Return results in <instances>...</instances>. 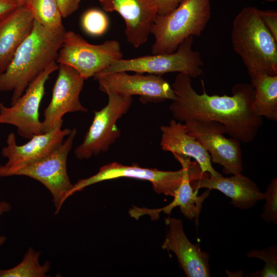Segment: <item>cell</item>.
Segmentation results:
<instances>
[{
  "label": "cell",
  "instance_id": "6da1fadb",
  "mask_svg": "<svg viewBox=\"0 0 277 277\" xmlns=\"http://www.w3.org/2000/svg\"><path fill=\"white\" fill-rule=\"evenodd\" d=\"M202 85L203 93L200 94L192 87L190 76L176 75L172 85L176 99L169 106L175 119L184 123L193 118L215 121L224 126L226 134L240 142L254 140L263 120L252 110L254 90L251 84H235L232 96L209 95L203 82Z\"/></svg>",
  "mask_w": 277,
  "mask_h": 277
},
{
  "label": "cell",
  "instance_id": "7a4b0ae2",
  "mask_svg": "<svg viewBox=\"0 0 277 277\" xmlns=\"http://www.w3.org/2000/svg\"><path fill=\"white\" fill-rule=\"evenodd\" d=\"M66 30L48 29L34 19L30 34L0 74V92L12 91L11 104L51 63L56 61Z\"/></svg>",
  "mask_w": 277,
  "mask_h": 277
},
{
  "label": "cell",
  "instance_id": "3957f363",
  "mask_svg": "<svg viewBox=\"0 0 277 277\" xmlns=\"http://www.w3.org/2000/svg\"><path fill=\"white\" fill-rule=\"evenodd\" d=\"M231 36L233 51L248 73L277 75V41L264 24L259 9L244 8L233 20Z\"/></svg>",
  "mask_w": 277,
  "mask_h": 277
},
{
  "label": "cell",
  "instance_id": "277c9868",
  "mask_svg": "<svg viewBox=\"0 0 277 277\" xmlns=\"http://www.w3.org/2000/svg\"><path fill=\"white\" fill-rule=\"evenodd\" d=\"M211 0H182L172 11L156 16L150 33L153 54L170 53L190 36H200L211 17Z\"/></svg>",
  "mask_w": 277,
  "mask_h": 277
},
{
  "label": "cell",
  "instance_id": "5b68a950",
  "mask_svg": "<svg viewBox=\"0 0 277 277\" xmlns=\"http://www.w3.org/2000/svg\"><path fill=\"white\" fill-rule=\"evenodd\" d=\"M123 58L119 42L108 40L99 45L88 43L80 34L65 33L56 62L75 69L85 80L94 76Z\"/></svg>",
  "mask_w": 277,
  "mask_h": 277
},
{
  "label": "cell",
  "instance_id": "8992f818",
  "mask_svg": "<svg viewBox=\"0 0 277 277\" xmlns=\"http://www.w3.org/2000/svg\"><path fill=\"white\" fill-rule=\"evenodd\" d=\"M193 37L190 36L186 38L174 52L153 54L131 59L122 58L114 62L100 73L133 71L161 75L178 72L191 78L197 77L203 72L204 62L200 53L192 49Z\"/></svg>",
  "mask_w": 277,
  "mask_h": 277
},
{
  "label": "cell",
  "instance_id": "52a82bcc",
  "mask_svg": "<svg viewBox=\"0 0 277 277\" xmlns=\"http://www.w3.org/2000/svg\"><path fill=\"white\" fill-rule=\"evenodd\" d=\"M77 130L71 129L62 144L49 155L15 172L13 176H25L42 184L52 196L57 214L72 188L67 169L68 156L70 152Z\"/></svg>",
  "mask_w": 277,
  "mask_h": 277
},
{
  "label": "cell",
  "instance_id": "ba28073f",
  "mask_svg": "<svg viewBox=\"0 0 277 277\" xmlns=\"http://www.w3.org/2000/svg\"><path fill=\"white\" fill-rule=\"evenodd\" d=\"M107 105L94 111V118L82 143L74 149L78 160L88 159L106 152L120 136L121 131L116 122L129 110L132 103L131 96L107 94Z\"/></svg>",
  "mask_w": 277,
  "mask_h": 277
},
{
  "label": "cell",
  "instance_id": "9c48e42d",
  "mask_svg": "<svg viewBox=\"0 0 277 277\" xmlns=\"http://www.w3.org/2000/svg\"><path fill=\"white\" fill-rule=\"evenodd\" d=\"M58 67L56 61L51 63L10 107L0 102V124L15 126L19 135L29 140L34 135L43 133L39 120L40 104L45 94V84Z\"/></svg>",
  "mask_w": 277,
  "mask_h": 277
},
{
  "label": "cell",
  "instance_id": "30bf717a",
  "mask_svg": "<svg viewBox=\"0 0 277 277\" xmlns=\"http://www.w3.org/2000/svg\"><path fill=\"white\" fill-rule=\"evenodd\" d=\"M186 132L194 137L209 153L211 162L223 166L226 174L243 171L242 152L240 142L227 138L226 129L222 124L213 121L193 118L185 122Z\"/></svg>",
  "mask_w": 277,
  "mask_h": 277
},
{
  "label": "cell",
  "instance_id": "8fae6325",
  "mask_svg": "<svg viewBox=\"0 0 277 277\" xmlns=\"http://www.w3.org/2000/svg\"><path fill=\"white\" fill-rule=\"evenodd\" d=\"M185 171V168L183 166L177 171H163L156 168L141 167L137 164L127 166L113 162L101 167L96 174L81 179L73 184L68 194V198L92 185L120 177L148 181L152 184L154 190L157 193L174 197L181 183Z\"/></svg>",
  "mask_w": 277,
  "mask_h": 277
},
{
  "label": "cell",
  "instance_id": "7c38bea8",
  "mask_svg": "<svg viewBox=\"0 0 277 277\" xmlns=\"http://www.w3.org/2000/svg\"><path fill=\"white\" fill-rule=\"evenodd\" d=\"M63 123L61 122L49 131L34 135L22 145H18L15 134L10 133L7 145L1 151L7 161L0 165V177L13 176L16 171L45 157L61 145L71 131L69 128L62 129Z\"/></svg>",
  "mask_w": 277,
  "mask_h": 277
},
{
  "label": "cell",
  "instance_id": "4fadbf2b",
  "mask_svg": "<svg viewBox=\"0 0 277 277\" xmlns=\"http://www.w3.org/2000/svg\"><path fill=\"white\" fill-rule=\"evenodd\" d=\"M94 77L98 82L100 89L107 94L138 95L142 102L176 99L172 86L160 75H144L141 73L129 74L120 71L99 73Z\"/></svg>",
  "mask_w": 277,
  "mask_h": 277
},
{
  "label": "cell",
  "instance_id": "5bb4252c",
  "mask_svg": "<svg viewBox=\"0 0 277 277\" xmlns=\"http://www.w3.org/2000/svg\"><path fill=\"white\" fill-rule=\"evenodd\" d=\"M58 70L51 98L44 110V118L41 121L43 133L49 131L63 121L62 117L65 114L88 111L80 100L85 80L68 65L58 64Z\"/></svg>",
  "mask_w": 277,
  "mask_h": 277
},
{
  "label": "cell",
  "instance_id": "9a60e30c",
  "mask_svg": "<svg viewBox=\"0 0 277 277\" xmlns=\"http://www.w3.org/2000/svg\"><path fill=\"white\" fill-rule=\"evenodd\" d=\"M168 228L162 245L164 250L174 252L180 268L188 277L210 276L209 254L202 251L199 244H192L186 236L181 219H165Z\"/></svg>",
  "mask_w": 277,
  "mask_h": 277
},
{
  "label": "cell",
  "instance_id": "2e32d148",
  "mask_svg": "<svg viewBox=\"0 0 277 277\" xmlns=\"http://www.w3.org/2000/svg\"><path fill=\"white\" fill-rule=\"evenodd\" d=\"M173 155L181 166L185 168L181 183L173 200L168 205L161 208L149 209L145 208L143 213L149 215L152 220H156L161 212L169 214L174 208L179 207L183 215L190 220L194 219L195 224L197 226L202 204L209 195L211 190L207 189L201 195L198 196V190L193 189L190 182L199 179L207 173H203L199 164L196 162H191L190 157L177 154Z\"/></svg>",
  "mask_w": 277,
  "mask_h": 277
},
{
  "label": "cell",
  "instance_id": "e0dca14e",
  "mask_svg": "<svg viewBox=\"0 0 277 277\" xmlns=\"http://www.w3.org/2000/svg\"><path fill=\"white\" fill-rule=\"evenodd\" d=\"M100 3L106 11H116L122 16L126 39L133 47L147 41L157 14L152 0H103Z\"/></svg>",
  "mask_w": 277,
  "mask_h": 277
},
{
  "label": "cell",
  "instance_id": "ac0fdd59",
  "mask_svg": "<svg viewBox=\"0 0 277 277\" xmlns=\"http://www.w3.org/2000/svg\"><path fill=\"white\" fill-rule=\"evenodd\" d=\"M190 183L194 190L205 188L221 191L231 199V204L241 209H249L263 200V193L258 185L242 173L230 177L206 174Z\"/></svg>",
  "mask_w": 277,
  "mask_h": 277
},
{
  "label": "cell",
  "instance_id": "d6986e66",
  "mask_svg": "<svg viewBox=\"0 0 277 277\" xmlns=\"http://www.w3.org/2000/svg\"><path fill=\"white\" fill-rule=\"evenodd\" d=\"M160 129V146L163 150L193 158L202 172L208 173L211 176L222 175L212 167L211 157L207 150L186 132L185 124L172 119L168 125L162 126Z\"/></svg>",
  "mask_w": 277,
  "mask_h": 277
},
{
  "label": "cell",
  "instance_id": "ffe728a7",
  "mask_svg": "<svg viewBox=\"0 0 277 277\" xmlns=\"http://www.w3.org/2000/svg\"><path fill=\"white\" fill-rule=\"evenodd\" d=\"M34 18L27 6H19L0 19V74L3 72L16 51L31 33Z\"/></svg>",
  "mask_w": 277,
  "mask_h": 277
},
{
  "label": "cell",
  "instance_id": "44dd1931",
  "mask_svg": "<svg viewBox=\"0 0 277 277\" xmlns=\"http://www.w3.org/2000/svg\"><path fill=\"white\" fill-rule=\"evenodd\" d=\"M254 90L252 105L253 112L259 116L277 121V75L263 72L248 73Z\"/></svg>",
  "mask_w": 277,
  "mask_h": 277
},
{
  "label": "cell",
  "instance_id": "7402d4cb",
  "mask_svg": "<svg viewBox=\"0 0 277 277\" xmlns=\"http://www.w3.org/2000/svg\"><path fill=\"white\" fill-rule=\"evenodd\" d=\"M41 253L29 247L22 261L15 266L8 269H0V277H46L51 264L46 261L41 264Z\"/></svg>",
  "mask_w": 277,
  "mask_h": 277
},
{
  "label": "cell",
  "instance_id": "603a6c76",
  "mask_svg": "<svg viewBox=\"0 0 277 277\" xmlns=\"http://www.w3.org/2000/svg\"><path fill=\"white\" fill-rule=\"evenodd\" d=\"M27 7L34 19L45 27L54 30L64 28L56 0H29Z\"/></svg>",
  "mask_w": 277,
  "mask_h": 277
},
{
  "label": "cell",
  "instance_id": "cb8c5ba5",
  "mask_svg": "<svg viewBox=\"0 0 277 277\" xmlns=\"http://www.w3.org/2000/svg\"><path fill=\"white\" fill-rule=\"evenodd\" d=\"M248 258H254L265 262L263 269L254 272L247 276L273 277L277 276V247L270 246L262 249H252L247 253Z\"/></svg>",
  "mask_w": 277,
  "mask_h": 277
},
{
  "label": "cell",
  "instance_id": "d4e9b609",
  "mask_svg": "<svg viewBox=\"0 0 277 277\" xmlns=\"http://www.w3.org/2000/svg\"><path fill=\"white\" fill-rule=\"evenodd\" d=\"M81 22L84 31L93 36L103 35L109 26L108 18L105 13L94 8L89 9L84 13Z\"/></svg>",
  "mask_w": 277,
  "mask_h": 277
},
{
  "label": "cell",
  "instance_id": "484cf974",
  "mask_svg": "<svg viewBox=\"0 0 277 277\" xmlns=\"http://www.w3.org/2000/svg\"><path fill=\"white\" fill-rule=\"evenodd\" d=\"M265 201L261 218L267 223L277 224V179L273 178L263 193Z\"/></svg>",
  "mask_w": 277,
  "mask_h": 277
},
{
  "label": "cell",
  "instance_id": "4316f807",
  "mask_svg": "<svg viewBox=\"0 0 277 277\" xmlns=\"http://www.w3.org/2000/svg\"><path fill=\"white\" fill-rule=\"evenodd\" d=\"M260 14L265 27L277 41V12L275 10H260Z\"/></svg>",
  "mask_w": 277,
  "mask_h": 277
},
{
  "label": "cell",
  "instance_id": "83f0119b",
  "mask_svg": "<svg viewBox=\"0 0 277 277\" xmlns=\"http://www.w3.org/2000/svg\"><path fill=\"white\" fill-rule=\"evenodd\" d=\"M63 18H66L78 8L81 0H56Z\"/></svg>",
  "mask_w": 277,
  "mask_h": 277
},
{
  "label": "cell",
  "instance_id": "f1b7e54d",
  "mask_svg": "<svg viewBox=\"0 0 277 277\" xmlns=\"http://www.w3.org/2000/svg\"><path fill=\"white\" fill-rule=\"evenodd\" d=\"M158 15H165L174 10L182 0H152Z\"/></svg>",
  "mask_w": 277,
  "mask_h": 277
},
{
  "label": "cell",
  "instance_id": "f546056e",
  "mask_svg": "<svg viewBox=\"0 0 277 277\" xmlns=\"http://www.w3.org/2000/svg\"><path fill=\"white\" fill-rule=\"evenodd\" d=\"M19 5L14 0H0V19L16 9Z\"/></svg>",
  "mask_w": 277,
  "mask_h": 277
},
{
  "label": "cell",
  "instance_id": "4dcf8cb0",
  "mask_svg": "<svg viewBox=\"0 0 277 277\" xmlns=\"http://www.w3.org/2000/svg\"><path fill=\"white\" fill-rule=\"evenodd\" d=\"M11 209V204L6 201H0V215L5 212H9Z\"/></svg>",
  "mask_w": 277,
  "mask_h": 277
},
{
  "label": "cell",
  "instance_id": "1f68e13d",
  "mask_svg": "<svg viewBox=\"0 0 277 277\" xmlns=\"http://www.w3.org/2000/svg\"><path fill=\"white\" fill-rule=\"evenodd\" d=\"M21 6H27L29 0H14Z\"/></svg>",
  "mask_w": 277,
  "mask_h": 277
},
{
  "label": "cell",
  "instance_id": "d6a6232c",
  "mask_svg": "<svg viewBox=\"0 0 277 277\" xmlns=\"http://www.w3.org/2000/svg\"><path fill=\"white\" fill-rule=\"evenodd\" d=\"M7 240V237L4 235H0V248L5 243Z\"/></svg>",
  "mask_w": 277,
  "mask_h": 277
},
{
  "label": "cell",
  "instance_id": "836d02e7",
  "mask_svg": "<svg viewBox=\"0 0 277 277\" xmlns=\"http://www.w3.org/2000/svg\"><path fill=\"white\" fill-rule=\"evenodd\" d=\"M266 1H269V2H274V1H275L276 0H266Z\"/></svg>",
  "mask_w": 277,
  "mask_h": 277
},
{
  "label": "cell",
  "instance_id": "e575fe53",
  "mask_svg": "<svg viewBox=\"0 0 277 277\" xmlns=\"http://www.w3.org/2000/svg\"><path fill=\"white\" fill-rule=\"evenodd\" d=\"M103 0H99L100 2H102Z\"/></svg>",
  "mask_w": 277,
  "mask_h": 277
}]
</instances>
